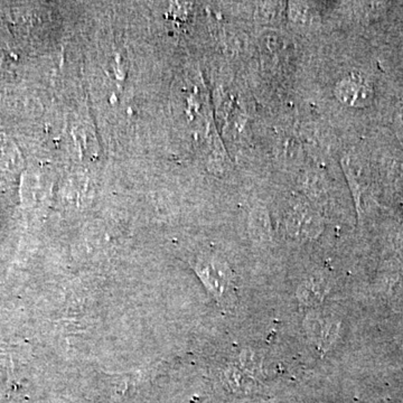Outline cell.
<instances>
[{"instance_id": "cell-1", "label": "cell", "mask_w": 403, "mask_h": 403, "mask_svg": "<svg viewBox=\"0 0 403 403\" xmlns=\"http://www.w3.org/2000/svg\"><path fill=\"white\" fill-rule=\"evenodd\" d=\"M284 220L286 231L295 240H313L323 231L322 218L309 204L300 198L290 202Z\"/></svg>"}, {"instance_id": "cell-2", "label": "cell", "mask_w": 403, "mask_h": 403, "mask_svg": "<svg viewBox=\"0 0 403 403\" xmlns=\"http://www.w3.org/2000/svg\"><path fill=\"white\" fill-rule=\"evenodd\" d=\"M196 273L218 300H232L234 295L233 275L227 264L218 259H200L196 264Z\"/></svg>"}, {"instance_id": "cell-3", "label": "cell", "mask_w": 403, "mask_h": 403, "mask_svg": "<svg viewBox=\"0 0 403 403\" xmlns=\"http://www.w3.org/2000/svg\"><path fill=\"white\" fill-rule=\"evenodd\" d=\"M305 331L319 351L327 352L336 341L340 323L333 314L315 309L305 319Z\"/></svg>"}, {"instance_id": "cell-4", "label": "cell", "mask_w": 403, "mask_h": 403, "mask_svg": "<svg viewBox=\"0 0 403 403\" xmlns=\"http://www.w3.org/2000/svg\"><path fill=\"white\" fill-rule=\"evenodd\" d=\"M337 99L348 105H360L368 100L370 90L359 74H351L342 78L336 87Z\"/></svg>"}, {"instance_id": "cell-5", "label": "cell", "mask_w": 403, "mask_h": 403, "mask_svg": "<svg viewBox=\"0 0 403 403\" xmlns=\"http://www.w3.org/2000/svg\"><path fill=\"white\" fill-rule=\"evenodd\" d=\"M328 286L320 275H313L306 279L297 291L299 300L309 307H316L327 295Z\"/></svg>"}, {"instance_id": "cell-6", "label": "cell", "mask_w": 403, "mask_h": 403, "mask_svg": "<svg viewBox=\"0 0 403 403\" xmlns=\"http://www.w3.org/2000/svg\"><path fill=\"white\" fill-rule=\"evenodd\" d=\"M250 235L258 243H268L273 238L269 215L262 207H255L250 214Z\"/></svg>"}, {"instance_id": "cell-7", "label": "cell", "mask_w": 403, "mask_h": 403, "mask_svg": "<svg viewBox=\"0 0 403 403\" xmlns=\"http://www.w3.org/2000/svg\"><path fill=\"white\" fill-rule=\"evenodd\" d=\"M302 189L308 195V198L315 200L316 203H323V200H325V184L322 177H319L318 175L313 174V173L305 175Z\"/></svg>"}, {"instance_id": "cell-8", "label": "cell", "mask_w": 403, "mask_h": 403, "mask_svg": "<svg viewBox=\"0 0 403 403\" xmlns=\"http://www.w3.org/2000/svg\"><path fill=\"white\" fill-rule=\"evenodd\" d=\"M249 375V373L233 366L227 371V381L233 390L247 391L252 388V380Z\"/></svg>"}, {"instance_id": "cell-9", "label": "cell", "mask_w": 403, "mask_h": 403, "mask_svg": "<svg viewBox=\"0 0 403 403\" xmlns=\"http://www.w3.org/2000/svg\"><path fill=\"white\" fill-rule=\"evenodd\" d=\"M289 17L297 25L305 26L311 17V12L308 8L307 3H290Z\"/></svg>"}, {"instance_id": "cell-10", "label": "cell", "mask_w": 403, "mask_h": 403, "mask_svg": "<svg viewBox=\"0 0 403 403\" xmlns=\"http://www.w3.org/2000/svg\"><path fill=\"white\" fill-rule=\"evenodd\" d=\"M300 147L293 142V138H284L282 145H279V155L287 162H295L298 158Z\"/></svg>"}, {"instance_id": "cell-11", "label": "cell", "mask_w": 403, "mask_h": 403, "mask_svg": "<svg viewBox=\"0 0 403 403\" xmlns=\"http://www.w3.org/2000/svg\"><path fill=\"white\" fill-rule=\"evenodd\" d=\"M278 3H260L257 9V18L262 23L273 21L278 14Z\"/></svg>"}, {"instance_id": "cell-12", "label": "cell", "mask_w": 403, "mask_h": 403, "mask_svg": "<svg viewBox=\"0 0 403 403\" xmlns=\"http://www.w3.org/2000/svg\"><path fill=\"white\" fill-rule=\"evenodd\" d=\"M262 44H264V50H267L268 52L275 53L279 51L280 46L282 45V38L279 35H275V34H270V35L266 36V37L262 40Z\"/></svg>"}]
</instances>
